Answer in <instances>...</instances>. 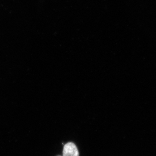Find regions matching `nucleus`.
<instances>
[{
  "label": "nucleus",
  "mask_w": 156,
  "mask_h": 156,
  "mask_svg": "<svg viewBox=\"0 0 156 156\" xmlns=\"http://www.w3.org/2000/svg\"><path fill=\"white\" fill-rule=\"evenodd\" d=\"M63 156H79L77 146L73 142H68L64 146Z\"/></svg>",
  "instance_id": "obj_1"
},
{
  "label": "nucleus",
  "mask_w": 156,
  "mask_h": 156,
  "mask_svg": "<svg viewBox=\"0 0 156 156\" xmlns=\"http://www.w3.org/2000/svg\"></svg>",
  "instance_id": "obj_2"
}]
</instances>
